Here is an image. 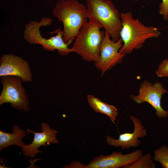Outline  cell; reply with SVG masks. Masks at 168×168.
<instances>
[{
  "mask_svg": "<svg viewBox=\"0 0 168 168\" xmlns=\"http://www.w3.org/2000/svg\"><path fill=\"white\" fill-rule=\"evenodd\" d=\"M52 14L63 26V39L70 45L82 27L88 21L86 7L77 0H59Z\"/></svg>",
  "mask_w": 168,
  "mask_h": 168,
  "instance_id": "obj_1",
  "label": "cell"
},
{
  "mask_svg": "<svg viewBox=\"0 0 168 168\" xmlns=\"http://www.w3.org/2000/svg\"><path fill=\"white\" fill-rule=\"evenodd\" d=\"M120 17L122 28L120 36L123 42L119 51L120 53L130 54L133 50L142 48L147 39L157 38L161 34L158 28L146 26L138 18H133L130 12L121 13Z\"/></svg>",
  "mask_w": 168,
  "mask_h": 168,
  "instance_id": "obj_2",
  "label": "cell"
},
{
  "mask_svg": "<svg viewBox=\"0 0 168 168\" xmlns=\"http://www.w3.org/2000/svg\"><path fill=\"white\" fill-rule=\"evenodd\" d=\"M102 26L96 21L89 20L76 35L71 48L72 52L84 60L97 62L100 58V49L105 35Z\"/></svg>",
  "mask_w": 168,
  "mask_h": 168,
  "instance_id": "obj_3",
  "label": "cell"
},
{
  "mask_svg": "<svg viewBox=\"0 0 168 168\" xmlns=\"http://www.w3.org/2000/svg\"><path fill=\"white\" fill-rule=\"evenodd\" d=\"M88 20L100 24L114 41L120 38L122 28L120 13L111 0H86Z\"/></svg>",
  "mask_w": 168,
  "mask_h": 168,
  "instance_id": "obj_4",
  "label": "cell"
},
{
  "mask_svg": "<svg viewBox=\"0 0 168 168\" xmlns=\"http://www.w3.org/2000/svg\"><path fill=\"white\" fill-rule=\"evenodd\" d=\"M52 19L48 17H43L40 21L31 20L26 24L23 31L24 39L30 44H39L45 50L53 51L57 50L61 55L66 56L72 53L69 45L66 43L63 39V30L58 28L52 33H55V35L49 39L43 37L41 34L40 29L43 26H50Z\"/></svg>",
  "mask_w": 168,
  "mask_h": 168,
  "instance_id": "obj_5",
  "label": "cell"
},
{
  "mask_svg": "<svg viewBox=\"0 0 168 168\" xmlns=\"http://www.w3.org/2000/svg\"><path fill=\"white\" fill-rule=\"evenodd\" d=\"M2 88L0 95V105L10 103L18 110L29 111L30 101L26 91L22 86L21 79L14 76L1 77Z\"/></svg>",
  "mask_w": 168,
  "mask_h": 168,
  "instance_id": "obj_6",
  "label": "cell"
},
{
  "mask_svg": "<svg viewBox=\"0 0 168 168\" xmlns=\"http://www.w3.org/2000/svg\"><path fill=\"white\" fill-rule=\"evenodd\" d=\"M168 92L160 82H156L152 84L148 81L144 80L140 84L138 94H131L130 97L138 104L145 102L148 103L155 109L157 117L166 118L168 116V111L162 107L161 100L162 96Z\"/></svg>",
  "mask_w": 168,
  "mask_h": 168,
  "instance_id": "obj_7",
  "label": "cell"
},
{
  "mask_svg": "<svg viewBox=\"0 0 168 168\" xmlns=\"http://www.w3.org/2000/svg\"><path fill=\"white\" fill-rule=\"evenodd\" d=\"M123 44L120 38L117 41H114L111 38L109 35L105 32L100 49V59L94 63L96 68L101 72L102 76L106 71L123 62L125 55L119 52Z\"/></svg>",
  "mask_w": 168,
  "mask_h": 168,
  "instance_id": "obj_8",
  "label": "cell"
},
{
  "mask_svg": "<svg viewBox=\"0 0 168 168\" xmlns=\"http://www.w3.org/2000/svg\"><path fill=\"white\" fill-rule=\"evenodd\" d=\"M16 76L24 82L32 81L31 68L28 61L12 54L2 55L0 60V76Z\"/></svg>",
  "mask_w": 168,
  "mask_h": 168,
  "instance_id": "obj_9",
  "label": "cell"
},
{
  "mask_svg": "<svg viewBox=\"0 0 168 168\" xmlns=\"http://www.w3.org/2000/svg\"><path fill=\"white\" fill-rule=\"evenodd\" d=\"M141 150L123 154L120 152H113L109 155L100 154L95 157L85 168H125L134 162L142 154Z\"/></svg>",
  "mask_w": 168,
  "mask_h": 168,
  "instance_id": "obj_10",
  "label": "cell"
},
{
  "mask_svg": "<svg viewBox=\"0 0 168 168\" xmlns=\"http://www.w3.org/2000/svg\"><path fill=\"white\" fill-rule=\"evenodd\" d=\"M40 132H35L29 129H26L28 134H34V138L31 143L29 145H21V147L23 154L26 156L34 157L39 153L43 151L39 150V148L42 146L44 147L50 143L57 144L58 141L57 138L58 131L50 128L48 124L43 122L41 124Z\"/></svg>",
  "mask_w": 168,
  "mask_h": 168,
  "instance_id": "obj_11",
  "label": "cell"
},
{
  "mask_svg": "<svg viewBox=\"0 0 168 168\" xmlns=\"http://www.w3.org/2000/svg\"><path fill=\"white\" fill-rule=\"evenodd\" d=\"M130 118L134 126L133 132L120 134L117 139H114L109 135H107L106 139L108 145L116 147H120L123 149L127 150L139 146L141 141L138 138L146 136L147 135V130L144 128L139 118L133 115H130Z\"/></svg>",
  "mask_w": 168,
  "mask_h": 168,
  "instance_id": "obj_12",
  "label": "cell"
},
{
  "mask_svg": "<svg viewBox=\"0 0 168 168\" xmlns=\"http://www.w3.org/2000/svg\"><path fill=\"white\" fill-rule=\"evenodd\" d=\"M87 99L91 107L95 112L107 115L111 122L114 123L119 114L115 106L102 101L91 94L87 95Z\"/></svg>",
  "mask_w": 168,
  "mask_h": 168,
  "instance_id": "obj_13",
  "label": "cell"
},
{
  "mask_svg": "<svg viewBox=\"0 0 168 168\" xmlns=\"http://www.w3.org/2000/svg\"><path fill=\"white\" fill-rule=\"evenodd\" d=\"M12 133H8L0 131V152L8 146L15 145L21 147L24 144L22 138L26 136L25 130L15 125L12 128Z\"/></svg>",
  "mask_w": 168,
  "mask_h": 168,
  "instance_id": "obj_14",
  "label": "cell"
},
{
  "mask_svg": "<svg viewBox=\"0 0 168 168\" xmlns=\"http://www.w3.org/2000/svg\"><path fill=\"white\" fill-rule=\"evenodd\" d=\"M156 165L152 160L151 154L147 153L142 154L131 164L125 168H155Z\"/></svg>",
  "mask_w": 168,
  "mask_h": 168,
  "instance_id": "obj_15",
  "label": "cell"
},
{
  "mask_svg": "<svg viewBox=\"0 0 168 168\" xmlns=\"http://www.w3.org/2000/svg\"><path fill=\"white\" fill-rule=\"evenodd\" d=\"M153 160L160 163L162 168H168V146L163 145L154 150Z\"/></svg>",
  "mask_w": 168,
  "mask_h": 168,
  "instance_id": "obj_16",
  "label": "cell"
},
{
  "mask_svg": "<svg viewBox=\"0 0 168 168\" xmlns=\"http://www.w3.org/2000/svg\"><path fill=\"white\" fill-rule=\"evenodd\" d=\"M156 74L159 77H168V58L164 59L159 63Z\"/></svg>",
  "mask_w": 168,
  "mask_h": 168,
  "instance_id": "obj_17",
  "label": "cell"
},
{
  "mask_svg": "<svg viewBox=\"0 0 168 168\" xmlns=\"http://www.w3.org/2000/svg\"><path fill=\"white\" fill-rule=\"evenodd\" d=\"M159 13L165 21L168 20V0H162L159 5Z\"/></svg>",
  "mask_w": 168,
  "mask_h": 168,
  "instance_id": "obj_18",
  "label": "cell"
},
{
  "mask_svg": "<svg viewBox=\"0 0 168 168\" xmlns=\"http://www.w3.org/2000/svg\"><path fill=\"white\" fill-rule=\"evenodd\" d=\"M85 166L82 164L78 161H73L70 164L63 167V168H85Z\"/></svg>",
  "mask_w": 168,
  "mask_h": 168,
  "instance_id": "obj_19",
  "label": "cell"
}]
</instances>
